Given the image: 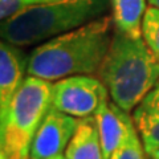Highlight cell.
Returning a JSON list of instances; mask_svg holds the SVG:
<instances>
[{
  "label": "cell",
  "mask_w": 159,
  "mask_h": 159,
  "mask_svg": "<svg viewBox=\"0 0 159 159\" xmlns=\"http://www.w3.org/2000/svg\"><path fill=\"white\" fill-rule=\"evenodd\" d=\"M114 34L111 15L58 34L28 56V74L47 81L72 76H97Z\"/></svg>",
  "instance_id": "6da1fadb"
},
{
  "label": "cell",
  "mask_w": 159,
  "mask_h": 159,
  "mask_svg": "<svg viewBox=\"0 0 159 159\" xmlns=\"http://www.w3.org/2000/svg\"><path fill=\"white\" fill-rule=\"evenodd\" d=\"M97 77L106 86L111 101L130 113L159 81V60L143 39H133L114 28Z\"/></svg>",
  "instance_id": "7a4b0ae2"
},
{
  "label": "cell",
  "mask_w": 159,
  "mask_h": 159,
  "mask_svg": "<svg viewBox=\"0 0 159 159\" xmlns=\"http://www.w3.org/2000/svg\"><path fill=\"white\" fill-rule=\"evenodd\" d=\"M110 0H48L2 21V40L25 48L105 16Z\"/></svg>",
  "instance_id": "3957f363"
},
{
  "label": "cell",
  "mask_w": 159,
  "mask_h": 159,
  "mask_svg": "<svg viewBox=\"0 0 159 159\" xmlns=\"http://www.w3.org/2000/svg\"><path fill=\"white\" fill-rule=\"evenodd\" d=\"M53 84L28 76L0 113V159H29L37 129L52 107Z\"/></svg>",
  "instance_id": "277c9868"
},
{
  "label": "cell",
  "mask_w": 159,
  "mask_h": 159,
  "mask_svg": "<svg viewBox=\"0 0 159 159\" xmlns=\"http://www.w3.org/2000/svg\"><path fill=\"white\" fill-rule=\"evenodd\" d=\"M107 97V89L98 77L72 76L54 81L52 107L81 119L96 116Z\"/></svg>",
  "instance_id": "5b68a950"
},
{
  "label": "cell",
  "mask_w": 159,
  "mask_h": 159,
  "mask_svg": "<svg viewBox=\"0 0 159 159\" xmlns=\"http://www.w3.org/2000/svg\"><path fill=\"white\" fill-rule=\"evenodd\" d=\"M78 126V118L51 107L33 138L29 159H52L65 155Z\"/></svg>",
  "instance_id": "8992f818"
},
{
  "label": "cell",
  "mask_w": 159,
  "mask_h": 159,
  "mask_svg": "<svg viewBox=\"0 0 159 159\" xmlns=\"http://www.w3.org/2000/svg\"><path fill=\"white\" fill-rule=\"evenodd\" d=\"M94 119L105 159H110L114 151L121 147L137 129L133 117L116 105L110 97L102 102Z\"/></svg>",
  "instance_id": "52a82bcc"
},
{
  "label": "cell",
  "mask_w": 159,
  "mask_h": 159,
  "mask_svg": "<svg viewBox=\"0 0 159 159\" xmlns=\"http://www.w3.org/2000/svg\"><path fill=\"white\" fill-rule=\"evenodd\" d=\"M28 73V57L20 47L3 41L0 44V113L8 107Z\"/></svg>",
  "instance_id": "ba28073f"
},
{
  "label": "cell",
  "mask_w": 159,
  "mask_h": 159,
  "mask_svg": "<svg viewBox=\"0 0 159 159\" xmlns=\"http://www.w3.org/2000/svg\"><path fill=\"white\" fill-rule=\"evenodd\" d=\"M133 119L146 152L159 150V81L133 110Z\"/></svg>",
  "instance_id": "9c48e42d"
},
{
  "label": "cell",
  "mask_w": 159,
  "mask_h": 159,
  "mask_svg": "<svg viewBox=\"0 0 159 159\" xmlns=\"http://www.w3.org/2000/svg\"><path fill=\"white\" fill-rule=\"evenodd\" d=\"M66 159H105L94 117L78 119L76 133L65 150Z\"/></svg>",
  "instance_id": "30bf717a"
},
{
  "label": "cell",
  "mask_w": 159,
  "mask_h": 159,
  "mask_svg": "<svg viewBox=\"0 0 159 159\" xmlns=\"http://www.w3.org/2000/svg\"><path fill=\"white\" fill-rule=\"evenodd\" d=\"M114 28L133 39H142L147 0H110Z\"/></svg>",
  "instance_id": "8fae6325"
},
{
  "label": "cell",
  "mask_w": 159,
  "mask_h": 159,
  "mask_svg": "<svg viewBox=\"0 0 159 159\" xmlns=\"http://www.w3.org/2000/svg\"><path fill=\"white\" fill-rule=\"evenodd\" d=\"M142 39L147 47L159 60V9L148 6L143 19Z\"/></svg>",
  "instance_id": "7c38bea8"
},
{
  "label": "cell",
  "mask_w": 159,
  "mask_h": 159,
  "mask_svg": "<svg viewBox=\"0 0 159 159\" xmlns=\"http://www.w3.org/2000/svg\"><path fill=\"white\" fill-rule=\"evenodd\" d=\"M147 155L148 154L146 152L142 139L135 129L127 138V141L114 151L110 159H148L150 157Z\"/></svg>",
  "instance_id": "4fadbf2b"
},
{
  "label": "cell",
  "mask_w": 159,
  "mask_h": 159,
  "mask_svg": "<svg viewBox=\"0 0 159 159\" xmlns=\"http://www.w3.org/2000/svg\"><path fill=\"white\" fill-rule=\"evenodd\" d=\"M45 2L48 0H0V19L4 21L28 8Z\"/></svg>",
  "instance_id": "5bb4252c"
},
{
  "label": "cell",
  "mask_w": 159,
  "mask_h": 159,
  "mask_svg": "<svg viewBox=\"0 0 159 159\" xmlns=\"http://www.w3.org/2000/svg\"><path fill=\"white\" fill-rule=\"evenodd\" d=\"M147 3H148V6L155 7L159 9V0H147Z\"/></svg>",
  "instance_id": "9a60e30c"
},
{
  "label": "cell",
  "mask_w": 159,
  "mask_h": 159,
  "mask_svg": "<svg viewBox=\"0 0 159 159\" xmlns=\"http://www.w3.org/2000/svg\"><path fill=\"white\" fill-rule=\"evenodd\" d=\"M148 157H150V159H159V150H157V151L151 152Z\"/></svg>",
  "instance_id": "2e32d148"
},
{
  "label": "cell",
  "mask_w": 159,
  "mask_h": 159,
  "mask_svg": "<svg viewBox=\"0 0 159 159\" xmlns=\"http://www.w3.org/2000/svg\"><path fill=\"white\" fill-rule=\"evenodd\" d=\"M52 159H66L65 155H60V157H56V158H52Z\"/></svg>",
  "instance_id": "e0dca14e"
}]
</instances>
